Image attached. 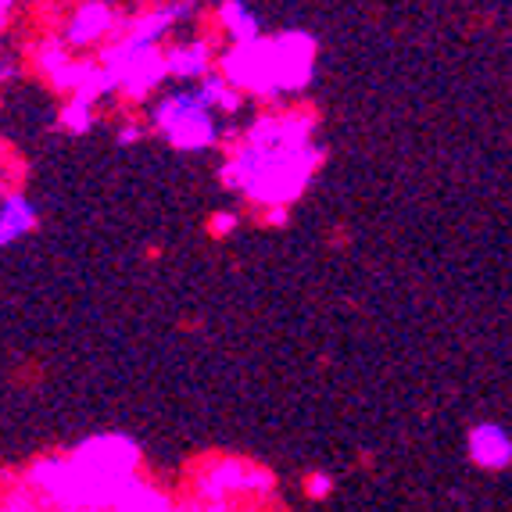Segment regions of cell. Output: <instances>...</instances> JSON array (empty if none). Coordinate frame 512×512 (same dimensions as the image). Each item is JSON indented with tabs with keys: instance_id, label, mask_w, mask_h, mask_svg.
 <instances>
[{
	"instance_id": "6da1fadb",
	"label": "cell",
	"mask_w": 512,
	"mask_h": 512,
	"mask_svg": "<svg viewBox=\"0 0 512 512\" xmlns=\"http://www.w3.org/2000/svg\"><path fill=\"white\" fill-rule=\"evenodd\" d=\"M316 126V111L308 108L262 111L226 154L219 169L222 187L248 197L255 208L294 205L326 162Z\"/></svg>"
},
{
	"instance_id": "7a4b0ae2",
	"label": "cell",
	"mask_w": 512,
	"mask_h": 512,
	"mask_svg": "<svg viewBox=\"0 0 512 512\" xmlns=\"http://www.w3.org/2000/svg\"><path fill=\"white\" fill-rule=\"evenodd\" d=\"M144 452L129 434H94L65 455H43L29 466L26 484L43 509H119V498Z\"/></svg>"
},
{
	"instance_id": "3957f363",
	"label": "cell",
	"mask_w": 512,
	"mask_h": 512,
	"mask_svg": "<svg viewBox=\"0 0 512 512\" xmlns=\"http://www.w3.org/2000/svg\"><path fill=\"white\" fill-rule=\"evenodd\" d=\"M319 43L305 29H283L273 36L230 43L215 54V69L230 79L244 97H258L265 104H280L283 97L305 94L316 79Z\"/></svg>"
},
{
	"instance_id": "277c9868",
	"label": "cell",
	"mask_w": 512,
	"mask_h": 512,
	"mask_svg": "<svg viewBox=\"0 0 512 512\" xmlns=\"http://www.w3.org/2000/svg\"><path fill=\"white\" fill-rule=\"evenodd\" d=\"M276 477L273 470H265L258 462L248 459H233V455H222L201 466L194 480V498L183 502V509H237L244 498H273Z\"/></svg>"
},
{
	"instance_id": "5b68a950",
	"label": "cell",
	"mask_w": 512,
	"mask_h": 512,
	"mask_svg": "<svg viewBox=\"0 0 512 512\" xmlns=\"http://www.w3.org/2000/svg\"><path fill=\"white\" fill-rule=\"evenodd\" d=\"M97 61L115 79V94H122L129 104L151 101L154 90H162V83L169 79L162 43H140L115 33L97 47Z\"/></svg>"
},
{
	"instance_id": "8992f818",
	"label": "cell",
	"mask_w": 512,
	"mask_h": 512,
	"mask_svg": "<svg viewBox=\"0 0 512 512\" xmlns=\"http://www.w3.org/2000/svg\"><path fill=\"white\" fill-rule=\"evenodd\" d=\"M151 129L172 151L197 154L219 144V115L208 108L197 90H172L151 104Z\"/></svg>"
},
{
	"instance_id": "52a82bcc",
	"label": "cell",
	"mask_w": 512,
	"mask_h": 512,
	"mask_svg": "<svg viewBox=\"0 0 512 512\" xmlns=\"http://www.w3.org/2000/svg\"><path fill=\"white\" fill-rule=\"evenodd\" d=\"M122 26V15L119 8L111 4V0H79L72 15L65 18V26H61V40L69 43L72 51H97L104 40L119 33Z\"/></svg>"
},
{
	"instance_id": "ba28073f",
	"label": "cell",
	"mask_w": 512,
	"mask_h": 512,
	"mask_svg": "<svg viewBox=\"0 0 512 512\" xmlns=\"http://www.w3.org/2000/svg\"><path fill=\"white\" fill-rule=\"evenodd\" d=\"M466 452H470L473 466L487 473H502L512 466V437L502 423H477L466 434Z\"/></svg>"
},
{
	"instance_id": "9c48e42d",
	"label": "cell",
	"mask_w": 512,
	"mask_h": 512,
	"mask_svg": "<svg viewBox=\"0 0 512 512\" xmlns=\"http://www.w3.org/2000/svg\"><path fill=\"white\" fill-rule=\"evenodd\" d=\"M194 18V11L183 8L180 0H169V4H158V8H147L140 11L137 18H122L119 33L129 36V40H140V43H162L172 29Z\"/></svg>"
},
{
	"instance_id": "30bf717a",
	"label": "cell",
	"mask_w": 512,
	"mask_h": 512,
	"mask_svg": "<svg viewBox=\"0 0 512 512\" xmlns=\"http://www.w3.org/2000/svg\"><path fill=\"white\" fill-rule=\"evenodd\" d=\"M165 69H169V79L197 83L205 72L215 69V47L208 40L172 43V47H165Z\"/></svg>"
},
{
	"instance_id": "8fae6325",
	"label": "cell",
	"mask_w": 512,
	"mask_h": 512,
	"mask_svg": "<svg viewBox=\"0 0 512 512\" xmlns=\"http://www.w3.org/2000/svg\"><path fill=\"white\" fill-rule=\"evenodd\" d=\"M40 226V212L22 190H8L0 201V248L26 240Z\"/></svg>"
},
{
	"instance_id": "7c38bea8",
	"label": "cell",
	"mask_w": 512,
	"mask_h": 512,
	"mask_svg": "<svg viewBox=\"0 0 512 512\" xmlns=\"http://www.w3.org/2000/svg\"><path fill=\"white\" fill-rule=\"evenodd\" d=\"M215 26H219V33L230 43L262 36V22H258V15L244 4V0H219V8H215Z\"/></svg>"
},
{
	"instance_id": "4fadbf2b",
	"label": "cell",
	"mask_w": 512,
	"mask_h": 512,
	"mask_svg": "<svg viewBox=\"0 0 512 512\" xmlns=\"http://www.w3.org/2000/svg\"><path fill=\"white\" fill-rule=\"evenodd\" d=\"M197 97L208 104V108L215 111V115H237L240 108H244V94H240L237 86L230 83V79L222 76L219 69H212V72H205V76L197 79Z\"/></svg>"
},
{
	"instance_id": "5bb4252c",
	"label": "cell",
	"mask_w": 512,
	"mask_h": 512,
	"mask_svg": "<svg viewBox=\"0 0 512 512\" xmlns=\"http://www.w3.org/2000/svg\"><path fill=\"white\" fill-rule=\"evenodd\" d=\"M72 47L61 36H47V40H40L36 43V51H33V69L40 72L47 83H58V76L65 72V65H69V58H72Z\"/></svg>"
},
{
	"instance_id": "9a60e30c",
	"label": "cell",
	"mask_w": 512,
	"mask_h": 512,
	"mask_svg": "<svg viewBox=\"0 0 512 512\" xmlns=\"http://www.w3.org/2000/svg\"><path fill=\"white\" fill-rule=\"evenodd\" d=\"M94 111H97V104L69 94V101L61 104V111H58V129H65L72 137H83V133L94 129Z\"/></svg>"
},
{
	"instance_id": "2e32d148",
	"label": "cell",
	"mask_w": 512,
	"mask_h": 512,
	"mask_svg": "<svg viewBox=\"0 0 512 512\" xmlns=\"http://www.w3.org/2000/svg\"><path fill=\"white\" fill-rule=\"evenodd\" d=\"M0 509H11V512H33V509H43L40 505V498H36V491L33 487L22 480L18 487H11L8 495L0 498Z\"/></svg>"
},
{
	"instance_id": "e0dca14e",
	"label": "cell",
	"mask_w": 512,
	"mask_h": 512,
	"mask_svg": "<svg viewBox=\"0 0 512 512\" xmlns=\"http://www.w3.org/2000/svg\"><path fill=\"white\" fill-rule=\"evenodd\" d=\"M237 226H240V215L237 212H215V215H208V233L212 237H230V233H237Z\"/></svg>"
},
{
	"instance_id": "ac0fdd59",
	"label": "cell",
	"mask_w": 512,
	"mask_h": 512,
	"mask_svg": "<svg viewBox=\"0 0 512 512\" xmlns=\"http://www.w3.org/2000/svg\"><path fill=\"white\" fill-rule=\"evenodd\" d=\"M305 495L312 498V502H319V498H330L333 495V477H330V473H312V477L305 480Z\"/></svg>"
},
{
	"instance_id": "d6986e66",
	"label": "cell",
	"mask_w": 512,
	"mask_h": 512,
	"mask_svg": "<svg viewBox=\"0 0 512 512\" xmlns=\"http://www.w3.org/2000/svg\"><path fill=\"white\" fill-rule=\"evenodd\" d=\"M144 137H147V126H144L140 119H126V122L119 126V144H122V147H137Z\"/></svg>"
},
{
	"instance_id": "ffe728a7",
	"label": "cell",
	"mask_w": 512,
	"mask_h": 512,
	"mask_svg": "<svg viewBox=\"0 0 512 512\" xmlns=\"http://www.w3.org/2000/svg\"><path fill=\"white\" fill-rule=\"evenodd\" d=\"M262 212L265 226H287L291 222V205H269V208H258Z\"/></svg>"
},
{
	"instance_id": "44dd1931",
	"label": "cell",
	"mask_w": 512,
	"mask_h": 512,
	"mask_svg": "<svg viewBox=\"0 0 512 512\" xmlns=\"http://www.w3.org/2000/svg\"><path fill=\"white\" fill-rule=\"evenodd\" d=\"M15 4H18V0H0V33L8 29L11 15H15Z\"/></svg>"
},
{
	"instance_id": "7402d4cb",
	"label": "cell",
	"mask_w": 512,
	"mask_h": 512,
	"mask_svg": "<svg viewBox=\"0 0 512 512\" xmlns=\"http://www.w3.org/2000/svg\"><path fill=\"white\" fill-rule=\"evenodd\" d=\"M18 69L15 65H8V61H0V83H8V79H15Z\"/></svg>"
},
{
	"instance_id": "603a6c76",
	"label": "cell",
	"mask_w": 512,
	"mask_h": 512,
	"mask_svg": "<svg viewBox=\"0 0 512 512\" xmlns=\"http://www.w3.org/2000/svg\"><path fill=\"white\" fill-rule=\"evenodd\" d=\"M180 4H183V8L194 11V15H197V11H201V8H205V0H180Z\"/></svg>"
},
{
	"instance_id": "cb8c5ba5",
	"label": "cell",
	"mask_w": 512,
	"mask_h": 512,
	"mask_svg": "<svg viewBox=\"0 0 512 512\" xmlns=\"http://www.w3.org/2000/svg\"><path fill=\"white\" fill-rule=\"evenodd\" d=\"M4 194H8V183L0 180V201H4Z\"/></svg>"
}]
</instances>
